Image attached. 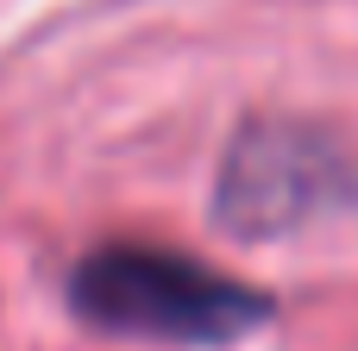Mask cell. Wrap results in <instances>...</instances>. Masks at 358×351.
Wrapping results in <instances>:
<instances>
[{
    "label": "cell",
    "mask_w": 358,
    "mask_h": 351,
    "mask_svg": "<svg viewBox=\"0 0 358 351\" xmlns=\"http://www.w3.org/2000/svg\"><path fill=\"white\" fill-rule=\"evenodd\" d=\"M69 308L94 333L214 351L271 320V295L170 245H94L69 270Z\"/></svg>",
    "instance_id": "1"
},
{
    "label": "cell",
    "mask_w": 358,
    "mask_h": 351,
    "mask_svg": "<svg viewBox=\"0 0 358 351\" xmlns=\"http://www.w3.org/2000/svg\"><path fill=\"white\" fill-rule=\"evenodd\" d=\"M358 207V157L321 126L252 119L214 170V220L233 239L315 232Z\"/></svg>",
    "instance_id": "2"
}]
</instances>
